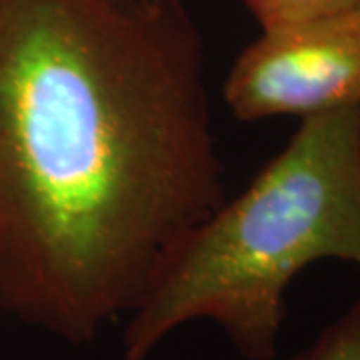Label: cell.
I'll use <instances>...</instances> for the list:
<instances>
[{"instance_id":"obj_1","label":"cell","mask_w":360,"mask_h":360,"mask_svg":"<svg viewBox=\"0 0 360 360\" xmlns=\"http://www.w3.org/2000/svg\"><path fill=\"white\" fill-rule=\"evenodd\" d=\"M184 0H0V310L70 345L224 200Z\"/></svg>"},{"instance_id":"obj_2","label":"cell","mask_w":360,"mask_h":360,"mask_svg":"<svg viewBox=\"0 0 360 360\" xmlns=\"http://www.w3.org/2000/svg\"><path fill=\"white\" fill-rule=\"evenodd\" d=\"M326 258L360 266V106L300 120L295 136L205 219L129 314L120 360H148L176 328L219 324L248 360H272L286 290Z\"/></svg>"},{"instance_id":"obj_3","label":"cell","mask_w":360,"mask_h":360,"mask_svg":"<svg viewBox=\"0 0 360 360\" xmlns=\"http://www.w3.org/2000/svg\"><path fill=\"white\" fill-rule=\"evenodd\" d=\"M222 94L245 122L360 106V8L260 30L234 60Z\"/></svg>"},{"instance_id":"obj_4","label":"cell","mask_w":360,"mask_h":360,"mask_svg":"<svg viewBox=\"0 0 360 360\" xmlns=\"http://www.w3.org/2000/svg\"><path fill=\"white\" fill-rule=\"evenodd\" d=\"M260 30L309 22L360 8V0H243Z\"/></svg>"},{"instance_id":"obj_5","label":"cell","mask_w":360,"mask_h":360,"mask_svg":"<svg viewBox=\"0 0 360 360\" xmlns=\"http://www.w3.org/2000/svg\"><path fill=\"white\" fill-rule=\"evenodd\" d=\"M290 360H360V298Z\"/></svg>"}]
</instances>
